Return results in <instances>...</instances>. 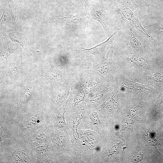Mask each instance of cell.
<instances>
[{
    "label": "cell",
    "instance_id": "1",
    "mask_svg": "<svg viewBox=\"0 0 163 163\" xmlns=\"http://www.w3.org/2000/svg\"><path fill=\"white\" fill-rule=\"evenodd\" d=\"M50 112L44 109H33L13 120L5 121L8 123L14 138L28 141L37 130L50 122Z\"/></svg>",
    "mask_w": 163,
    "mask_h": 163
},
{
    "label": "cell",
    "instance_id": "2",
    "mask_svg": "<svg viewBox=\"0 0 163 163\" xmlns=\"http://www.w3.org/2000/svg\"><path fill=\"white\" fill-rule=\"evenodd\" d=\"M0 163H37L30 142L14 139L0 147Z\"/></svg>",
    "mask_w": 163,
    "mask_h": 163
},
{
    "label": "cell",
    "instance_id": "3",
    "mask_svg": "<svg viewBox=\"0 0 163 163\" xmlns=\"http://www.w3.org/2000/svg\"><path fill=\"white\" fill-rule=\"evenodd\" d=\"M106 1L111 6L115 14L121 19L142 33L156 46H160V45L142 26L136 11L131 7L122 6L109 0Z\"/></svg>",
    "mask_w": 163,
    "mask_h": 163
},
{
    "label": "cell",
    "instance_id": "4",
    "mask_svg": "<svg viewBox=\"0 0 163 163\" xmlns=\"http://www.w3.org/2000/svg\"><path fill=\"white\" fill-rule=\"evenodd\" d=\"M50 122L37 130L29 138L28 141L40 143L51 142L54 133L53 126L50 124Z\"/></svg>",
    "mask_w": 163,
    "mask_h": 163
},
{
    "label": "cell",
    "instance_id": "5",
    "mask_svg": "<svg viewBox=\"0 0 163 163\" xmlns=\"http://www.w3.org/2000/svg\"><path fill=\"white\" fill-rule=\"evenodd\" d=\"M88 12L89 16L99 22L102 26L108 37H110L112 35L110 29L102 9L96 4H92L90 7Z\"/></svg>",
    "mask_w": 163,
    "mask_h": 163
},
{
    "label": "cell",
    "instance_id": "6",
    "mask_svg": "<svg viewBox=\"0 0 163 163\" xmlns=\"http://www.w3.org/2000/svg\"><path fill=\"white\" fill-rule=\"evenodd\" d=\"M34 155L37 163H40L45 156L53 153V148L51 142L40 143L29 142Z\"/></svg>",
    "mask_w": 163,
    "mask_h": 163
},
{
    "label": "cell",
    "instance_id": "7",
    "mask_svg": "<svg viewBox=\"0 0 163 163\" xmlns=\"http://www.w3.org/2000/svg\"><path fill=\"white\" fill-rule=\"evenodd\" d=\"M114 51L113 45H112L106 55L96 66L97 71L104 76L107 75L111 70V66L113 63L112 56Z\"/></svg>",
    "mask_w": 163,
    "mask_h": 163
},
{
    "label": "cell",
    "instance_id": "8",
    "mask_svg": "<svg viewBox=\"0 0 163 163\" xmlns=\"http://www.w3.org/2000/svg\"><path fill=\"white\" fill-rule=\"evenodd\" d=\"M0 121L1 147L9 143L15 138L13 132L8 124L4 121Z\"/></svg>",
    "mask_w": 163,
    "mask_h": 163
},
{
    "label": "cell",
    "instance_id": "9",
    "mask_svg": "<svg viewBox=\"0 0 163 163\" xmlns=\"http://www.w3.org/2000/svg\"><path fill=\"white\" fill-rule=\"evenodd\" d=\"M122 27L118 28L112 34L111 36L104 42L100 43L92 48L87 49L82 48V51L87 53L94 55L95 56L103 58L104 56L105 49L107 45L109 42L110 39Z\"/></svg>",
    "mask_w": 163,
    "mask_h": 163
},
{
    "label": "cell",
    "instance_id": "10",
    "mask_svg": "<svg viewBox=\"0 0 163 163\" xmlns=\"http://www.w3.org/2000/svg\"><path fill=\"white\" fill-rule=\"evenodd\" d=\"M122 85L125 90L138 93L148 92L152 89L149 86L134 82L126 77L123 81Z\"/></svg>",
    "mask_w": 163,
    "mask_h": 163
},
{
    "label": "cell",
    "instance_id": "11",
    "mask_svg": "<svg viewBox=\"0 0 163 163\" xmlns=\"http://www.w3.org/2000/svg\"><path fill=\"white\" fill-rule=\"evenodd\" d=\"M129 60L136 68L141 69L148 68L149 65L147 59L139 55H134L129 59Z\"/></svg>",
    "mask_w": 163,
    "mask_h": 163
},
{
    "label": "cell",
    "instance_id": "12",
    "mask_svg": "<svg viewBox=\"0 0 163 163\" xmlns=\"http://www.w3.org/2000/svg\"><path fill=\"white\" fill-rule=\"evenodd\" d=\"M83 18L78 14H71L62 18L56 19L57 22L62 23L71 25H78L81 24Z\"/></svg>",
    "mask_w": 163,
    "mask_h": 163
},
{
    "label": "cell",
    "instance_id": "13",
    "mask_svg": "<svg viewBox=\"0 0 163 163\" xmlns=\"http://www.w3.org/2000/svg\"><path fill=\"white\" fill-rule=\"evenodd\" d=\"M128 40L129 46L133 50L137 52L142 50V45L140 40L131 31L129 32Z\"/></svg>",
    "mask_w": 163,
    "mask_h": 163
},
{
    "label": "cell",
    "instance_id": "14",
    "mask_svg": "<svg viewBox=\"0 0 163 163\" xmlns=\"http://www.w3.org/2000/svg\"><path fill=\"white\" fill-rule=\"evenodd\" d=\"M147 142L150 145L155 146L159 144L155 139L153 133L149 130L147 133Z\"/></svg>",
    "mask_w": 163,
    "mask_h": 163
},
{
    "label": "cell",
    "instance_id": "15",
    "mask_svg": "<svg viewBox=\"0 0 163 163\" xmlns=\"http://www.w3.org/2000/svg\"><path fill=\"white\" fill-rule=\"evenodd\" d=\"M150 80L155 84H163V75L159 72L149 76Z\"/></svg>",
    "mask_w": 163,
    "mask_h": 163
},
{
    "label": "cell",
    "instance_id": "16",
    "mask_svg": "<svg viewBox=\"0 0 163 163\" xmlns=\"http://www.w3.org/2000/svg\"><path fill=\"white\" fill-rule=\"evenodd\" d=\"M143 159V155L140 151L136 150L134 153L131 158V161L133 162H137Z\"/></svg>",
    "mask_w": 163,
    "mask_h": 163
},
{
    "label": "cell",
    "instance_id": "17",
    "mask_svg": "<svg viewBox=\"0 0 163 163\" xmlns=\"http://www.w3.org/2000/svg\"><path fill=\"white\" fill-rule=\"evenodd\" d=\"M59 7L64 5L68 6L71 2V0H55Z\"/></svg>",
    "mask_w": 163,
    "mask_h": 163
},
{
    "label": "cell",
    "instance_id": "18",
    "mask_svg": "<svg viewBox=\"0 0 163 163\" xmlns=\"http://www.w3.org/2000/svg\"><path fill=\"white\" fill-rule=\"evenodd\" d=\"M159 99L161 103H163V91H161L159 95Z\"/></svg>",
    "mask_w": 163,
    "mask_h": 163
},
{
    "label": "cell",
    "instance_id": "19",
    "mask_svg": "<svg viewBox=\"0 0 163 163\" xmlns=\"http://www.w3.org/2000/svg\"><path fill=\"white\" fill-rule=\"evenodd\" d=\"M157 29L160 33L163 36V27L158 26L157 27Z\"/></svg>",
    "mask_w": 163,
    "mask_h": 163
}]
</instances>
